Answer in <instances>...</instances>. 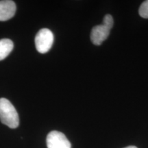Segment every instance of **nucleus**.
<instances>
[{"instance_id":"obj_1","label":"nucleus","mask_w":148,"mask_h":148,"mask_svg":"<svg viewBox=\"0 0 148 148\" xmlns=\"http://www.w3.org/2000/svg\"><path fill=\"white\" fill-rule=\"evenodd\" d=\"M0 121L12 129L16 128L19 124V117L15 108L5 98L0 99Z\"/></svg>"},{"instance_id":"obj_2","label":"nucleus","mask_w":148,"mask_h":148,"mask_svg":"<svg viewBox=\"0 0 148 148\" xmlns=\"http://www.w3.org/2000/svg\"><path fill=\"white\" fill-rule=\"evenodd\" d=\"M54 36L49 29L43 28L38 31L35 37L36 50L40 53H47L52 47Z\"/></svg>"},{"instance_id":"obj_3","label":"nucleus","mask_w":148,"mask_h":148,"mask_svg":"<svg viewBox=\"0 0 148 148\" xmlns=\"http://www.w3.org/2000/svg\"><path fill=\"white\" fill-rule=\"evenodd\" d=\"M46 143L47 148H71V143L65 135L56 130L48 134Z\"/></svg>"},{"instance_id":"obj_4","label":"nucleus","mask_w":148,"mask_h":148,"mask_svg":"<svg viewBox=\"0 0 148 148\" xmlns=\"http://www.w3.org/2000/svg\"><path fill=\"white\" fill-rule=\"evenodd\" d=\"M110 28L102 23L96 25L92 29L90 33V40L95 45H100L110 34Z\"/></svg>"},{"instance_id":"obj_5","label":"nucleus","mask_w":148,"mask_h":148,"mask_svg":"<svg viewBox=\"0 0 148 148\" xmlns=\"http://www.w3.org/2000/svg\"><path fill=\"white\" fill-rule=\"evenodd\" d=\"M16 4L11 0L0 1V21H5L10 19L16 12Z\"/></svg>"},{"instance_id":"obj_6","label":"nucleus","mask_w":148,"mask_h":148,"mask_svg":"<svg viewBox=\"0 0 148 148\" xmlns=\"http://www.w3.org/2000/svg\"><path fill=\"white\" fill-rule=\"evenodd\" d=\"M14 44L8 38H3L0 40V60L6 58L12 51Z\"/></svg>"},{"instance_id":"obj_7","label":"nucleus","mask_w":148,"mask_h":148,"mask_svg":"<svg viewBox=\"0 0 148 148\" xmlns=\"http://www.w3.org/2000/svg\"><path fill=\"white\" fill-rule=\"evenodd\" d=\"M138 13L141 17L148 18V0L142 3L138 10Z\"/></svg>"},{"instance_id":"obj_8","label":"nucleus","mask_w":148,"mask_h":148,"mask_svg":"<svg viewBox=\"0 0 148 148\" xmlns=\"http://www.w3.org/2000/svg\"><path fill=\"white\" fill-rule=\"evenodd\" d=\"M103 23L104 24V25H106V26L110 27V29L112 28L114 24V21H113V18H112V16L109 14H106V15L103 17Z\"/></svg>"},{"instance_id":"obj_9","label":"nucleus","mask_w":148,"mask_h":148,"mask_svg":"<svg viewBox=\"0 0 148 148\" xmlns=\"http://www.w3.org/2000/svg\"><path fill=\"white\" fill-rule=\"evenodd\" d=\"M124 148H137L136 147V146H134V145H130V146H127L126 147H124Z\"/></svg>"}]
</instances>
